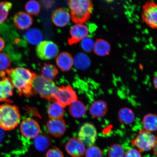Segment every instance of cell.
<instances>
[{"instance_id":"obj_27","label":"cell","mask_w":157,"mask_h":157,"mask_svg":"<svg viewBox=\"0 0 157 157\" xmlns=\"http://www.w3.org/2000/svg\"><path fill=\"white\" fill-rule=\"evenodd\" d=\"M58 73L57 69L54 66L50 64L45 65L42 70V76L45 79L52 81Z\"/></svg>"},{"instance_id":"obj_4","label":"cell","mask_w":157,"mask_h":157,"mask_svg":"<svg viewBox=\"0 0 157 157\" xmlns=\"http://www.w3.org/2000/svg\"><path fill=\"white\" fill-rule=\"evenodd\" d=\"M32 86L35 93L38 94L41 97L49 101H56L53 95L56 86L52 81L47 80L42 76L36 75L33 82Z\"/></svg>"},{"instance_id":"obj_19","label":"cell","mask_w":157,"mask_h":157,"mask_svg":"<svg viewBox=\"0 0 157 157\" xmlns=\"http://www.w3.org/2000/svg\"><path fill=\"white\" fill-rule=\"evenodd\" d=\"M73 58V66L78 70H87L91 65V60L85 53H78Z\"/></svg>"},{"instance_id":"obj_38","label":"cell","mask_w":157,"mask_h":157,"mask_svg":"<svg viewBox=\"0 0 157 157\" xmlns=\"http://www.w3.org/2000/svg\"><path fill=\"white\" fill-rule=\"evenodd\" d=\"M153 84H154L155 88L156 89L157 85V77L156 75L155 76L154 80H153Z\"/></svg>"},{"instance_id":"obj_12","label":"cell","mask_w":157,"mask_h":157,"mask_svg":"<svg viewBox=\"0 0 157 157\" xmlns=\"http://www.w3.org/2000/svg\"><path fill=\"white\" fill-rule=\"evenodd\" d=\"M66 150L72 157H82L86 152V147L77 137H72L68 141L66 145Z\"/></svg>"},{"instance_id":"obj_24","label":"cell","mask_w":157,"mask_h":157,"mask_svg":"<svg viewBox=\"0 0 157 157\" xmlns=\"http://www.w3.org/2000/svg\"><path fill=\"white\" fill-rule=\"evenodd\" d=\"M50 119H63L64 114V108L56 101L51 103L48 109Z\"/></svg>"},{"instance_id":"obj_15","label":"cell","mask_w":157,"mask_h":157,"mask_svg":"<svg viewBox=\"0 0 157 157\" xmlns=\"http://www.w3.org/2000/svg\"><path fill=\"white\" fill-rule=\"evenodd\" d=\"M71 17L70 13L67 10L62 8L55 11L52 15V21L56 26L64 27L70 22Z\"/></svg>"},{"instance_id":"obj_33","label":"cell","mask_w":157,"mask_h":157,"mask_svg":"<svg viewBox=\"0 0 157 157\" xmlns=\"http://www.w3.org/2000/svg\"><path fill=\"white\" fill-rule=\"evenodd\" d=\"M85 157H102V151L99 147L95 146L88 147L85 153Z\"/></svg>"},{"instance_id":"obj_14","label":"cell","mask_w":157,"mask_h":157,"mask_svg":"<svg viewBox=\"0 0 157 157\" xmlns=\"http://www.w3.org/2000/svg\"><path fill=\"white\" fill-rule=\"evenodd\" d=\"M0 80V102L10 101L9 99L13 95V87L12 84L5 74H1Z\"/></svg>"},{"instance_id":"obj_17","label":"cell","mask_w":157,"mask_h":157,"mask_svg":"<svg viewBox=\"0 0 157 157\" xmlns=\"http://www.w3.org/2000/svg\"><path fill=\"white\" fill-rule=\"evenodd\" d=\"M108 110L107 104L102 100L94 101L90 105L89 109L90 114L95 118H101L105 116Z\"/></svg>"},{"instance_id":"obj_36","label":"cell","mask_w":157,"mask_h":157,"mask_svg":"<svg viewBox=\"0 0 157 157\" xmlns=\"http://www.w3.org/2000/svg\"><path fill=\"white\" fill-rule=\"evenodd\" d=\"M5 137V130L0 127V144L3 142Z\"/></svg>"},{"instance_id":"obj_16","label":"cell","mask_w":157,"mask_h":157,"mask_svg":"<svg viewBox=\"0 0 157 157\" xmlns=\"http://www.w3.org/2000/svg\"><path fill=\"white\" fill-rule=\"evenodd\" d=\"M14 25L21 30H25L30 28L33 23L32 17L25 12H20L16 14L13 18Z\"/></svg>"},{"instance_id":"obj_21","label":"cell","mask_w":157,"mask_h":157,"mask_svg":"<svg viewBox=\"0 0 157 157\" xmlns=\"http://www.w3.org/2000/svg\"><path fill=\"white\" fill-rule=\"evenodd\" d=\"M135 118L134 112L129 108L124 107L119 110L118 119L123 124L129 125L134 122Z\"/></svg>"},{"instance_id":"obj_1","label":"cell","mask_w":157,"mask_h":157,"mask_svg":"<svg viewBox=\"0 0 157 157\" xmlns=\"http://www.w3.org/2000/svg\"><path fill=\"white\" fill-rule=\"evenodd\" d=\"M13 87L18 91L19 95L29 98L36 94L32 83L35 74L27 68L21 67L11 68L5 71Z\"/></svg>"},{"instance_id":"obj_23","label":"cell","mask_w":157,"mask_h":157,"mask_svg":"<svg viewBox=\"0 0 157 157\" xmlns=\"http://www.w3.org/2000/svg\"><path fill=\"white\" fill-rule=\"evenodd\" d=\"M69 111L72 117L80 118L86 115L87 109L84 104L77 100L71 104Z\"/></svg>"},{"instance_id":"obj_18","label":"cell","mask_w":157,"mask_h":157,"mask_svg":"<svg viewBox=\"0 0 157 157\" xmlns=\"http://www.w3.org/2000/svg\"><path fill=\"white\" fill-rule=\"evenodd\" d=\"M56 63L58 67L63 71H68L73 66V58L68 52H62L57 56Z\"/></svg>"},{"instance_id":"obj_31","label":"cell","mask_w":157,"mask_h":157,"mask_svg":"<svg viewBox=\"0 0 157 157\" xmlns=\"http://www.w3.org/2000/svg\"><path fill=\"white\" fill-rule=\"evenodd\" d=\"M109 157H124L125 150L121 145L116 144L112 146L108 152Z\"/></svg>"},{"instance_id":"obj_7","label":"cell","mask_w":157,"mask_h":157,"mask_svg":"<svg viewBox=\"0 0 157 157\" xmlns=\"http://www.w3.org/2000/svg\"><path fill=\"white\" fill-rule=\"evenodd\" d=\"M97 135V130L95 126L91 123H86L80 128L78 138L85 147H88L94 144Z\"/></svg>"},{"instance_id":"obj_41","label":"cell","mask_w":157,"mask_h":157,"mask_svg":"<svg viewBox=\"0 0 157 157\" xmlns=\"http://www.w3.org/2000/svg\"><path fill=\"white\" fill-rule=\"evenodd\" d=\"M0 157H1V156H0Z\"/></svg>"},{"instance_id":"obj_9","label":"cell","mask_w":157,"mask_h":157,"mask_svg":"<svg viewBox=\"0 0 157 157\" xmlns=\"http://www.w3.org/2000/svg\"><path fill=\"white\" fill-rule=\"evenodd\" d=\"M20 130L21 134L25 138L32 139L40 134V128L37 121L32 118H28L21 122Z\"/></svg>"},{"instance_id":"obj_22","label":"cell","mask_w":157,"mask_h":157,"mask_svg":"<svg viewBox=\"0 0 157 157\" xmlns=\"http://www.w3.org/2000/svg\"><path fill=\"white\" fill-rule=\"evenodd\" d=\"M109 43L103 39H99L95 42L94 52L97 56L103 57L107 56L110 52Z\"/></svg>"},{"instance_id":"obj_28","label":"cell","mask_w":157,"mask_h":157,"mask_svg":"<svg viewBox=\"0 0 157 157\" xmlns=\"http://www.w3.org/2000/svg\"><path fill=\"white\" fill-rule=\"evenodd\" d=\"M12 6V4L10 2L5 1L0 2V25L7 19Z\"/></svg>"},{"instance_id":"obj_20","label":"cell","mask_w":157,"mask_h":157,"mask_svg":"<svg viewBox=\"0 0 157 157\" xmlns=\"http://www.w3.org/2000/svg\"><path fill=\"white\" fill-rule=\"evenodd\" d=\"M25 36L29 44L38 46L43 42L44 36L42 32L38 29L31 28L27 29Z\"/></svg>"},{"instance_id":"obj_10","label":"cell","mask_w":157,"mask_h":157,"mask_svg":"<svg viewBox=\"0 0 157 157\" xmlns=\"http://www.w3.org/2000/svg\"><path fill=\"white\" fill-rule=\"evenodd\" d=\"M143 18L147 24L152 28L157 26V6L153 2H148L143 7Z\"/></svg>"},{"instance_id":"obj_34","label":"cell","mask_w":157,"mask_h":157,"mask_svg":"<svg viewBox=\"0 0 157 157\" xmlns=\"http://www.w3.org/2000/svg\"><path fill=\"white\" fill-rule=\"evenodd\" d=\"M45 157H64V156L59 149L54 147L48 151Z\"/></svg>"},{"instance_id":"obj_40","label":"cell","mask_w":157,"mask_h":157,"mask_svg":"<svg viewBox=\"0 0 157 157\" xmlns=\"http://www.w3.org/2000/svg\"><path fill=\"white\" fill-rule=\"evenodd\" d=\"M152 157H156V156H153Z\"/></svg>"},{"instance_id":"obj_29","label":"cell","mask_w":157,"mask_h":157,"mask_svg":"<svg viewBox=\"0 0 157 157\" xmlns=\"http://www.w3.org/2000/svg\"><path fill=\"white\" fill-rule=\"evenodd\" d=\"M40 5L38 2L32 1H29L25 5L26 12L30 15H36L40 13Z\"/></svg>"},{"instance_id":"obj_39","label":"cell","mask_w":157,"mask_h":157,"mask_svg":"<svg viewBox=\"0 0 157 157\" xmlns=\"http://www.w3.org/2000/svg\"><path fill=\"white\" fill-rule=\"evenodd\" d=\"M154 150V152L155 155H156L157 152V144L155 146L154 148H153Z\"/></svg>"},{"instance_id":"obj_5","label":"cell","mask_w":157,"mask_h":157,"mask_svg":"<svg viewBox=\"0 0 157 157\" xmlns=\"http://www.w3.org/2000/svg\"><path fill=\"white\" fill-rule=\"evenodd\" d=\"M131 142L140 152L149 151L157 144V137L151 132L143 129L139 131L136 138Z\"/></svg>"},{"instance_id":"obj_2","label":"cell","mask_w":157,"mask_h":157,"mask_svg":"<svg viewBox=\"0 0 157 157\" xmlns=\"http://www.w3.org/2000/svg\"><path fill=\"white\" fill-rule=\"evenodd\" d=\"M21 116L17 106L6 103L0 105V127L5 131L13 130L20 122Z\"/></svg>"},{"instance_id":"obj_37","label":"cell","mask_w":157,"mask_h":157,"mask_svg":"<svg viewBox=\"0 0 157 157\" xmlns=\"http://www.w3.org/2000/svg\"><path fill=\"white\" fill-rule=\"evenodd\" d=\"M5 46V43L3 39L0 36V52L2 51Z\"/></svg>"},{"instance_id":"obj_6","label":"cell","mask_w":157,"mask_h":157,"mask_svg":"<svg viewBox=\"0 0 157 157\" xmlns=\"http://www.w3.org/2000/svg\"><path fill=\"white\" fill-rule=\"evenodd\" d=\"M53 95L55 101H58L64 108L78 100L76 92L70 86H56Z\"/></svg>"},{"instance_id":"obj_3","label":"cell","mask_w":157,"mask_h":157,"mask_svg":"<svg viewBox=\"0 0 157 157\" xmlns=\"http://www.w3.org/2000/svg\"><path fill=\"white\" fill-rule=\"evenodd\" d=\"M68 5L71 19L76 23L85 22L93 10V4L89 0H71Z\"/></svg>"},{"instance_id":"obj_35","label":"cell","mask_w":157,"mask_h":157,"mask_svg":"<svg viewBox=\"0 0 157 157\" xmlns=\"http://www.w3.org/2000/svg\"><path fill=\"white\" fill-rule=\"evenodd\" d=\"M124 157H142L140 152L138 150L134 148L129 149L125 153Z\"/></svg>"},{"instance_id":"obj_32","label":"cell","mask_w":157,"mask_h":157,"mask_svg":"<svg viewBox=\"0 0 157 157\" xmlns=\"http://www.w3.org/2000/svg\"><path fill=\"white\" fill-rule=\"evenodd\" d=\"M11 65V60L8 55L5 53L0 52V71L5 72L9 70Z\"/></svg>"},{"instance_id":"obj_13","label":"cell","mask_w":157,"mask_h":157,"mask_svg":"<svg viewBox=\"0 0 157 157\" xmlns=\"http://www.w3.org/2000/svg\"><path fill=\"white\" fill-rule=\"evenodd\" d=\"M47 127L49 133L55 137L63 136L66 130L65 121L63 119H50L47 122Z\"/></svg>"},{"instance_id":"obj_25","label":"cell","mask_w":157,"mask_h":157,"mask_svg":"<svg viewBox=\"0 0 157 157\" xmlns=\"http://www.w3.org/2000/svg\"><path fill=\"white\" fill-rule=\"evenodd\" d=\"M34 139L35 148L40 152H44L46 150L52 143L50 137L44 133L39 134Z\"/></svg>"},{"instance_id":"obj_8","label":"cell","mask_w":157,"mask_h":157,"mask_svg":"<svg viewBox=\"0 0 157 157\" xmlns=\"http://www.w3.org/2000/svg\"><path fill=\"white\" fill-rule=\"evenodd\" d=\"M36 52L41 59H51L58 56L59 49L56 44L52 41H44L37 46Z\"/></svg>"},{"instance_id":"obj_30","label":"cell","mask_w":157,"mask_h":157,"mask_svg":"<svg viewBox=\"0 0 157 157\" xmlns=\"http://www.w3.org/2000/svg\"><path fill=\"white\" fill-rule=\"evenodd\" d=\"M80 42V47L84 52L90 53L93 52L95 44V41L93 39L88 36L82 39Z\"/></svg>"},{"instance_id":"obj_26","label":"cell","mask_w":157,"mask_h":157,"mask_svg":"<svg viewBox=\"0 0 157 157\" xmlns=\"http://www.w3.org/2000/svg\"><path fill=\"white\" fill-rule=\"evenodd\" d=\"M157 123V116L155 114H147L144 116L143 119L144 129L151 132L156 131Z\"/></svg>"},{"instance_id":"obj_11","label":"cell","mask_w":157,"mask_h":157,"mask_svg":"<svg viewBox=\"0 0 157 157\" xmlns=\"http://www.w3.org/2000/svg\"><path fill=\"white\" fill-rule=\"evenodd\" d=\"M89 33V29L87 25L84 23H76L71 28L69 44H72L80 42L82 39L88 36Z\"/></svg>"}]
</instances>
